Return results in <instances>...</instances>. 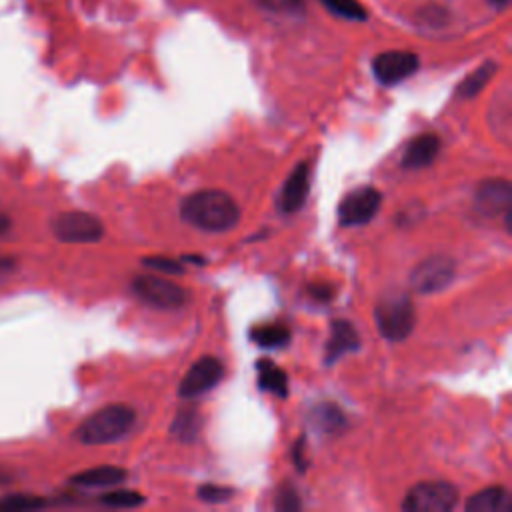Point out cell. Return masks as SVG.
I'll use <instances>...</instances> for the list:
<instances>
[{"instance_id":"cell-1","label":"cell","mask_w":512,"mask_h":512,"mask_svg":"<svg viewBox=\"0 0 512 512\" xmlns=\"http://www.w3.org/2000/svg\"><path fill=\"white\" fill-rule=\"evenodd\" d=\"M180 216L198 230L224 232L234 228L240 218V208L228 192L198 190L182 200Z\"/></svg>"},{"instance_id":"cell-2","label":"cell","mask_w":512,"mask_h":512,"mask_svg":"<svg viewBox=\"0 0 512 512\" xmlns=\"http://www.w3.org/2000/svg\"><path fill=\"white\" fill-rule=\"evenodd\" d=\"M136 414L124 404H110L90 414L74 432L76 440L86 446L112 444L124 438L134 426Z\"/></svg>"},{"instance_id":"cell-3","label":"cell","mask_w":512,"mask_h":512,"mask_svg":"<svg viewBox=\"0 0 512 512\" xmlns=\"http://www.w3.org/2000/svg\"><path fill=\"white\" fill-rule=\"evenodd\" d=\"M374 320L382 338L390 342L408 338L416 324V312L410 296L404 292H394L380 298L374 310Z\"/></svg>"},{"instance_id":"cell-4","label":"cell","mask_w":512,"mask_h":512,"mask_svg":"<svg viewBox=\"0 0 512 512\" xmlns=\"http://www.w3.org/2000/svg\"><path fill=\"white\" fill-rule=\"evenodd\" d=\"M458 504V490L444 480L420 482L408 490L402 500L406 512H450Z\"/></svg>"},{"instance_id":"cell-5","label":"cell","mask_w":512,"mask_h":512,"mask_svg":"<svg viewBox=\"0 0 512 512\" xmlns=\"http://www.w3.org/2000/svg\"><path fill=\"white\" fill-rule=\"evenodd\" d=\"M132 292L148 306L160 310H176L186 304L188 294L182 286L154 274H140L132 280Z\"/></svg>"},{"instance_id":"cell-6","label":"cell","mask_w":512,"mask_h":512,"mask_svg":"<svg viewBox=\"0 0 512 512\" xmlns=\"http://www.w3.org/2000/svg\"><path fill=\"white\" fill-rule=\"evenodd\" d=\"M52 232L60 242L90 244L102 238L104 226L94 214L72 210L62 212L52 220Z\"/></svg>"},{"instance_id":"cell-7","label":"cell","mask_w":512,"mask_h":512,"mask_svg":"<svg viewBox=\"0 0 512 512\" xmlns=\"http://www.w3.org/2000/svg\"><path fill=\"white\" fill-rule=\"evenodd\" d=\"M456 262L450 256H428L410 272V286L418 294H432L446 288L454 280Z\"/></svg>"},{"instance_id":"cell-8","label":"cell","mask_w":512,"mask_h":512,"mask_svg":"<svg viewBox=\"0 0 512 512\" xmlns=\"http://www.w3.org/2000/svg\"><path fill=\"white\" fill-rule=\"evenodd\" d=\"M382 194L374 186H362L348 192L338 204V222L342 226L368 224L380 210Z\"/></svg>"},{"instance_id":"cell-9","label":"cell","mask_w":512,"mask_h":512,"mask_svg":"<svg viewBox=\"0 0 512 512\" xmlns=\"http://www.w3.org/2000/svg\"><path fill=\"white\" fill-rule=\"evenodd\" d=\"M420 66V60L414 52L406 50H388L378 54L372 60V72L376 80L384 86H394L408 76H412Z\"/></svg>"},{"instance_id":"cell-10","label":"cell","mask_w":512,"mask_h":512,"mask_svg":"<svg viewBox=\"0 0 512 512\" xmlns=\"http://www.w3.org/2000/svg\"><path fill=\"white\" fill-rule=\"evenodd\" d=\"M222 374H224L222 362L214 356H204V358L196 360L184 374L180 388H178V396L180 398H196V396L212 390L220 382Z\"/></svg>"},{"instance_id":"cell-11","label":"cell","mask_w":512,"mask_h":512,"mask_svg":"<svg viewBox=\"0 0 512 512\" xmlns=\"http://www.w3.org/2000/svg\"><path fill=\"white\" fill-rule=\"evenodd\" d=\"M512 186L504 178H488L476 186L474 208L484 216H498L510 210Z\"/></svg>"},{"instance_id":"cell-12","label":"cell","mask_w":512,"mask_h":512,"mask_svg":"<svg viewBox=\"0 0 512 512\" xmlns=\"http://www.w3.org/2000/svg\"><path fill=\"white\" fill-rule=\"evenodd\" d=\"M310 190V164L300 162L290 176L286 178L280 192V208L282 212H296L304 206Z\"/></svg>"},{"instance_id":"cell-13","label":"cell","mask_w":512,"mask_h":512,"mask_svg":"<svg viewBox=\"0 0 512 512\" xmlns=\"http://www.w3.org/2000/svg\"><path fill=\"white\" fill-rule=\"evenodd\" d=\"M440 152V138L436 134H420L412 138L402 154V168L418 170L430 166Z\"/></svg>"},{"instance_id":"cell-14","label":"cell","mask_w":512,"mask_h":512,"mask_svg":"<svg viewBox=\"0 0 512 512\" xmlns=\"http://www.w3.org/2000/svg\"><path fill=\"white\" fill-rule=\"evenodd\" d=\"M360 346L356 328L348 320H334L330 324V338L326 342V364L336 362L342 354L354 352Z\"/></svg>"},{"instance_id":"cell-15","label":"cell","mask_w":512,"mask_h":512,"mask_svg":"<svg viewBox=\"0 0 512 512\" xmlns=\"http://www.w3.org/2000/svg\"><path fill=\"white\" fill-rule=\"evenodd\" d=\"M126 478V470L116 466H96L88 468L84 472H78L70 478L72 484L84 486V488H102V486H114L120 484Z\"/></svg>"},{"instance_id":"cell-16","label":"cell","mask_w":512,"mask_h":512,"mask_svg":"<svg viewBox=\"0 0 512 512\" xmlns=\"http://www.w3.org/2000/svg\"><path fill=\"white\" fill-rule=\"evenodd\" d=\"M256 372H258V386L270 394H276L284 398L288 394V378L282 368H278L272 360H258L256 362Z\"/></svg>"},{"instance_id":"cell-17","label":"cell","mask_w":512,"mask_h":512,"mask_svg":"<svg viewBox=\"0 0 512 512\" xmlns=\"http://www.w3.org/2000/svg\"><path fill=\"white\" fill-rule=\"evenodd\" d=\"M508 508V492L502 486H490L468 498V512H502Z\"/></svg>"},{"instance_id":"cell-18","label":"cell","mask_w":512,"mask_h":512,"mask_svg":"<svg viewBox=\"0 0 512 512\" xmlns=\"http://www.w3.org/2000/svg\"><path fill=\"white\" fill-rule=\"evenodd\" d=\"M250 338L258 346H262L266 350H274V348H282L290 342V330L282 322H266V324L254 326L250 330Z\"/></svg>"},{"instance_id":"cell-19","label":"cell","mask_w":512,"mask_h":512,"mask_svg":"<svg viewBox=\"0 0 512 512\" xmlns=\"http://www.w3.org/2000/svg\"><path fill=\"white\" fill-rule=\"evenodd\" d=\"M310 420L318 430H324L328 434H334V432H340L342 428H346L344 412L332 402L316 404L310 412Z\"/></svg>"},{"instance_id":"cell-20","label":"cell","mask_w":512,"mask_h":512,"mask_svg":"<svg viewBox=\"0 0 512 512\" xmlns=\"http://www.w3.org/2000/svg\"><path fill=\"white\" fill-rule=\"evenodd\" d=\"M200 424H202L200 412L194 406H186L176 412V416L170 424V432L180 442H192L200 432Z\"/></svg>"},{"instance_id":"cell-21","label":"cell","mask_w":512,"mask_h":512,"mask_svg":"<svg viewBox=\"0 0 512 512\" xmlns=\"http://www.w3.org/2000/svg\"><path fill=\"white\" fill-rule=\"evenodd\" d=\"M494 72H496V64H494V62L482 64L480 68H476L470 76H466V78L458 84L456 94H458L460 98H474V96L488 84V80L494 76Z\"/></svg>"},{"instance_id":"cell-22","label":"cell","mask_w":512,"mask_h":512,"mask_svg":"<svg viewBox=\"0 0 512 512\" xmlns=\"http://www.w3.org/2000/svg\"><path fill=\"white\" fill-rule=\"evenodd\" d=\"M144 500H146L144 494L136 490H112L100 496V502L112 508H136V506H142Z\"/></svg>"},{"instance_id":"cell-23","label":"cell","mask_w":512,"mask_h":512,"mask_svg":"<svg viewBox=\"0 0 512 512\" xmlns=\"http://www.w3.org/2000/svg\"><path fill=\"white\" fill-rule=\"evenodd\" d=\"M326 8L346 20H366V10L358 0H322Z\"/></svg>"},{"instance_id":"cell-24","label":"cell","mask_w":512,"mask_h":512,"mask_svg":"<svg viewBox=\"0 0 512 512\" xmlns=\"http://www.w3.org/2000/svg\"><path fill=\"white\" fill-rule=\"evenodd\" d=\"M268 12L282 14V16H302L304 14V0H256Z\"/></svg>"},{"instance_id":"cell-25","label":"cell","mask_w":512,"mask_h":512,"mask_svg":"<svg viewBox=\"0 0 512 512\" xmlns=\"http://www.w3.org/2000/svg\"><path fill=\"white\" fill-rule=\"evenodd\" d=\"M42 506H46V500L30 494H14L0 500V508H8V510H32Z\"/></svg>"},{"instance_id":"cell-26","label":"cell","mask_w":512,"mask_h":512,"mask_svg":"<svg viewBox=\"0 0 512 512\" xmlns=\"http://www.w3.org/2000/svg\"><path fill=\"white\" fill-rule=\"evenodd\" d=\"M144 268H150L152 272H164V274H182L184 266L178 260L166 258V256H152L142 260Z\"/></svg>"},{"instance_id":"cell-27","label":"cell","mask_w":512,"mask_h":512,"mask_svg":"<svg viewBox=\"0 0 512 512\" xmlns=\"http://www.w3.org/2000/svg\"><path fill=\"white\" fill-rule=\"evenodd\" d=\"M232 496V490L226 486H218V484H204L198 488V498L210 504H218L224 502Z\"/></svg>"},{"instance_id":"cell-28","label":"cell","mask_w":512,"mask_h":512,"mask_svg":"<svg viewBox=\"0 0 512 512\" xmlns=\"http://www.w3.org/2000/svg\"><path fill=\"white\" fill-rule=\"evenodd\" d=\"M274 506H276V510H298L300 508V500H298V496H296V492L290 484H284L278 490Z\"/></svg>"},{"instance_id":"cell-29","label":"cell","mask_w":512,"mask_h":512,"mask_svg":"<svg viewBox=\"0 0 512 512\" xmlns=\"http://www.w3.org/2000/svg\"><path fill=\"white\" fill-rule=\"evenodd\" d=\"M308 294L314 300L328 302L334 296V288L330 284H324V282H312V284H308Z\"/></svg>"},{"instance_id":"cell-30","label":"cell","mask_w":512,"mask_h":512,"mask_svg":"<svg viewBox=\"0 0 512 512\" xmlns=\"http://www.w3.org/2000/svg\"><path fill=\"white\" fill-rule=\"evenodd\" d=\"M292 460H294V464H296V468H298L300 472L306 470V440H304V436L298 438V442L294 444Z\"/></svg>"},{"instance_id":"cell-31","label":"cell","mask_w":512,"mask_h":512,"mask_svg":"<svg viewBox=\"0 0 512 512\" xmlns=\"http://www.w3.org/2000/svg\"><path fill=\"white\" fill-rule=\"evenodd\" d=\"M10 226H12L10 218H8L4 212H0V236H2V234H6V232L10 230Z\"/></svg>"},{"instance_id":"cell-32","label":"cell","mask_w":512,"mask_h":512,"mask_svg":"<svg viewBox=\"0 0 512 512\" xmlns=\"http://www.w3.org/2000/svg\"><path fill=\"white\" fill-rule=\"evenodd\" d=\"M14 266L12 258H0V272H10Z\"/></svg>"},{"instance_id":"cell-33","label":"cell","mask_w":512,"mask_h":512,"mask_svg":"<svg viewBox=\"0 0 512 512\" xmlns=\"http://www.w3.org/2000/svg\"><path fill=\"white\" fill-rule=\"evenodd\" d=\"M492 6H496V8H502V6H506L510 0H488Z\"/></svg>"}]
</instances>
